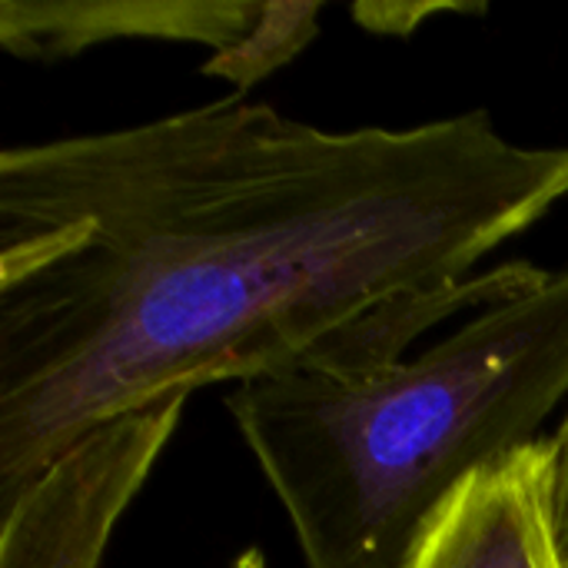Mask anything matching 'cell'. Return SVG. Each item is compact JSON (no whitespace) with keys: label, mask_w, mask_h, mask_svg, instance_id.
I'll return each mask as SVG.
<instances>
[{"label":"cell","mask_w":568,"mask_h":568,"mask_svg":"<svg viewBox=\"0 0 568 568\" xmlns=\"http://www.w3.org/2000/svg\"><path fill=\"white\" fill-rule=\"evenodd\" d=\"M568 193L486 110L333 133L223 100L0 153V509L210 383L363 369L539 283L476 276Z\"/></svg>","instance_id":"1"},{"label":"cell","mask_w":568,"mask_h":568,"mask_svg":"<svg viewBox=\"0 0 568 568\" xmlns=\"http://www.w3.org/2000/svg\"><path fill=\"white\" fill-rule=\"evenodd\" d=\"M568 396V270L476 310L416 359L243 383L230 413L310 568H403L479 473Z\"/></svg>","instance_id":"2"},{"label":"cell","mask_w":568,"mask_h":568,"mask_svg":"<svg viewBox=\"0 0 568 568\" xmlns=\"http://www.w3.org/2000/svg\"><path fill=\"white\" fill-rule=\"evenodd\" d=\"M403 568H566L549 519V443L473 476Z\"/></svg>","instance_id":"3"},{"label":"cell","mask_w":568,"mask_h":568,"mask_svg":"<svg viewBox=\"0 0 568 568\" xmlns=\"http://www.w3.org/2000/svg\"><path fill=\"white\" fill-rule=\"evenodd\" d=\"M266 3H37L3 0L0 40L17 57H67L90 43L116 37L193 40L216 50H236Z\"/></svg>","instance_id":"4"},{"label":"cell","mask_w":568,"mask_h":568,"mask_svg":"<svg viewBox=\"0 0 568 568\" xmlns=\"http://www.w3.org/2000/svg\"><path fill=\"white\" fill-rule=\"evenodd\" d=\"M320 10V3H266L250 37L236 50L213 57L203 70L240 87H253L286 60H293L316 37Z\"/></svg>","instance_id":"5"},{"label":"cell","mask_w":568,"mask_h":568,"mask_svg":"<svg viewBox=\"0 0 568 568\" xmlns=\"http://www.w3.org/2000/svg\"><path fill=\"white\" fill-rule=\"evenodd\" d=\"M549 519L556 549L568 568V416L556 439H549Z\"/></svg>","instance_id":"6"},{"label":"cell","mask_w":568,"mask_h":568,"mask_svg":"<svg viewBox=\"0 0 568 568\" xmlns=\"http://www.w3.org/2000/svg\"><path fill=\"white\" fill-rule=\"evenodd\" d=\"M439 10H476V7H449V3H363L356 7V17L379 33H409L419 27L423 17L439 13Z\"/></svg>","instance_id":"7"}]
</instances>
